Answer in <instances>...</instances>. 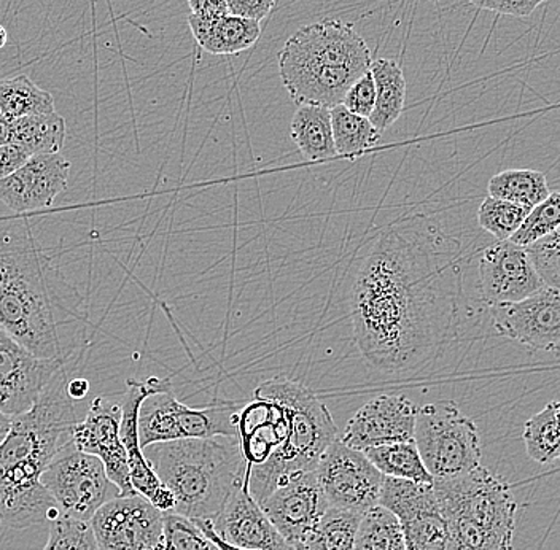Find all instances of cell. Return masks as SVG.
<instances>
[{
    "instance_id": "1",
    "label": "cell",
    "mask_w": 560,
    "mask_h": 550,
    "mask_svg": "<svg viewBox=\"0 0 560 550\" xmlns=\"http://www.w3.org/2000/svg\"><path fill=\"white\" fill-rule=\"evenodd\" d=\"M458 244L425 222L385 230L350 292L353 338L381 373L418 370L450 335Z\"/></svg>"
},
{
    "instance_id": "2",
    "label": "cell",
    "mask_w": 560,
    "mask_h": 550,
    "mask_svg": "<svg viewBox=\"0 0 560 550\" xmlns=\"http://www.w3.org/2000/svg\"><path fill=\"white\" fill-rule=\"evenodd\" d=\"M245 485L258 504L290 476L314 471L338 437L335 420L314 390L292 378L262 382L236 416Z\"/></svg>"
},
{
    "instance_id": "3",
    "label": "cell",
    "mask_w": 560,
    "mask_h": 550,
    "mask_svg": "<svg viewBox=\"0 0 560 550\" xmlns=\"http://www.w3.org/2000/svg\"><path fill=\"white\" fill-rule=\"evenodd\" d=\"M68 382L65 364L33 408L13 417L12 429L0 443V528L26 530L59 517L40 478L52 458L72 443L77 416Z\"/></svg>"
},
{
    "instance_id": "4",
    "label": "cell",
    "mask_w": 560,
    "mask_h": 550,
    "mask_svg": "<svg viewBox=\"0 0 560 550\" xmlns=\"http://www.w3.org/2000/svg\"><path fill=\"white\" fill-rule=\"evenodd\" d=\"M371 62L365 38L339 20L306 24L279 52L280 79L296 105H341Z\"/></svg>"
},
{
    "instance_id": "5",
    "label": "cell",
    "mask_w": 560,
    "mask_h": 550,
    "mask_svg": "<svg viewBox=\"0 0 560 550\" xmlns=\"http://www.w3.org/2000/svg\"><path fill=\"white\" fill-rule=\"evenodd\" d=\"M143 454L173 493V513L191 520H213L245 483L237 436L158 443L143 448Z\"/></svg>"
},
{
    "instance_id": "6",
    "label": "cell",
    "mask_w": 560,
    "mask_h": 550,
    "mask_svg": "<svg viewBox=\"0 0 560 550\" xmlns=\"http://www.w3.org/2000/svg\"><path fill=\"white\" fill-rule=\"evenodd\" d=\"M446 524V550H511L517 503L510 485L489 469L433 482Z\"/></svg>"
},
{
    "instance_id": "7",
    "label": "cell",
    "mask_w": 560,
    "mask_h": 550,
    "mask_svg": "<svg viewBox=\"0 0 560 550\" xmlns=\"http://www.w3.org/2000/svg\"><path fill=\"white\" fill-rule=\"evenodd\" d=\"M0 328L38 359H66L50 293L30 248L0 250Z\"/></svg>"
},
{
    "instance_id": "8",
    "label": "cell",
    "mask_w": 560,
    "mask_h": 550,
    "mask_svg": "<svg viewBox=\"0 0 560 550\" xmlns=\"http://www.w3.org/2000/svg\"><path fill=\"white\" fill-rule=\"evenodd\" d=\"M415 443L435 481L457 478L481 466L478 426L453 401L430 402L418 409Z\"/></svg>"
},
{
    "instance_id": "9",
    "label": "cell",
    "mask_w": 560,
    "mask_h": 550,
    "mask_svg": "<svg viewBox=\"0 0 560 550\" xmlns=\"http://www.w3.org/2000/svg\"><path fill=\"white\" fill-rule=\"evenodd\" d=\"M243 402L213 399L206 408H190L178 401L174 388L143 399L139 411L140 447L178 440L237 436L236 416Z\"/></svg>"
},
{
    "instance_id": "10",
    "label": "cell",
    "mask_w": 560,
    "mask_h": 550,
    "mask_svg": "<svg viewBox=\"0 0 560 550\" xmlns=\"http://www.w3.org/2000/svg\"><path fill=\"white\" fill-rule=\"evenodd\" d=\"M40 482L55 500L59 516L73 520L90 522L107 501L121 496L103 461L80 452L72 443L52 458Z\"/></svg>"
},
{
    "instance_id": "11",
    "label": "cell",
    "mask_w": 560,
    "mask_h": 550,
    "mask_svg": "<svg viewBox=\"0 0 560 550\" xmlns=\"http://www.w3.org/2000/svg\"><path fill=\"white\" fill-rule=\"evenodd\" d=\"M315 472L331 507L365 514L380 504L383 472L339 437L322 454Z\"/></svg>"
},
{
    "instance_id": "12",
    "label": "cell",
    "mask_w": 560,
    "mask_h": 550,
    "mask_svg": "<svg viewBox=\"0 0 560 550\" xmlns=\"http://www.w3.org/2000/svg\"><path fill=\"white\" fill-rule=\"evenodd\" d=\"M100 550H161L164 513L136 493L107 501L90 520Z\"/></svg>"
},
{
    "instance_id": "13",
    "label": "cell",
    "mask_w": 560,
    "mask_h": 550,
    "mask_svg": "<svg viewBox=\"0 0 560 550\" xmlns=\"http://www.w3.org/2000/svg\"><path fill=\"white\" fill-rule=\"evenodd\" d=\"M380 504L400 520L406 550H446V524L433 483L384 476Z\"/></svg>"
},
{
    "instance_id": "14",
    "label": "cell",
    "mask_w": 560,
    "mask_h": 550,
    "mask_svg": "<svg viewBox=\"0 0 560 550\" xmlns=\"http://www.w3.org/2000/svg\"><path fill=\"white\" fill-rule=\"evenodd\" d=\"M493 329L534 352H560V292L542 286L523 301L490 306Z\"/></svg>"
},
{
    "instance_id": "15",
    "label": "cell",
    "mask_w": 560,
    "mask_h": 550,
    "mask_svg": "<svg viewBox=\"0 0 560 550\" xmlns=\"http://www.w3.org/2000/svg\"><path fill=\"white\" fill-rule=\"evenodd\" d=\"M173 387L171 378L150 377L140 382L136 378L126 381V394L121 399V441L128 458L129 478L136 492L150 501L153 506L163 513L174 510V495L166 485L160 481L155 469L147 460L139 440V411L147 396L158 394Z\"/></svg>"
},
{
    "instance_id": "16",
    "label": "cell",
    "mask_w": 560,
    "mask_h": 550,
    "mask_svg": "<svg viewBox=\"0 0 560 550\" xmlns=\"http://www.w3.org/2000/svg\"><path fill=\"white\" fill-rule=\"evenodd\" d=\"M121 402L114 399H93L85 419L72 429V444L80 452L94 455L103 461L110 482L121 496L136 495L129 478L128 458L121 441Z\"/></svg>"
},
{
    "instance_id": "17",
    "label": "cell",
    "mask_w": 560,
    "mask_h": 550,
    "mask_svg": "<svg viewBox=\"0 0 560 550\" xmlns=\"http://www.w3.org/2000/svg\"><path fill=\"white\" fill-rule=\"evenodd\" d=\"M290 545H303L330 507L317 472L306 471L279 482L260 504Z\"/></svg>"
},
{
    "instance_id": "18",
    "label": "cell",
    "mask_w": 560,
    "mask_h": 550,
    "mask_svg": "<svg viewBox=\"0 0 560 550\" xmlns=\"http://www.w3.org/2000/svg\"><path fill=\"white\" fill-rule=\"evenodd\" d=\"M65 364L66 359H38L0 328V412L16 417L30 411Z\"/></svg>"
},
{
    "instance_id": "19",
    "label": "cell",
    "mask_w": 560,
    "mask_h": 550,
    "mask_svg": "<svg viewBox=\"0 0 560 550\" xmlns=\"http://www.w3.org/2000/svg\"><path fill=\"white\" fill-rule=\"evenodd\" d=\"M545 285L527 248L511 241L489 245L479 259V290L488 306L511 304Z\"/></svg>"
},
{
    "instance_id": "20",
    "label": "cell",
    "mask_w": 560,
    "mask_h": 550,
    "mask_svg": "<svg viewBox=\"0 0 560 550\" xmlns=\"http://www.w3.org/2000/svg\"><path fill=\"white\" fill-rule=\"evenodd\" d=\"M416 416L418 408L405 395H380L355 412L339 440L360 452L415 441Z\"/></svg>"
},
{
    "instance_id": "21",
    "label": "cell",
    "mask_w": 560,
    "mask_h": 550,
    "mask_svg": "<svg viewBox=\"0 0 560 550\" xmlns=\"http://www.w3.org/2000/svg\"><path fill=\"white\" fill-rule=\"evenodd\" d=\"M70 163L61 153L34 155L15 174L0 180V201L13 212H35L52 206L68 188Z\"/></svg>"
},
{
    "instance_id": "22",
    "label": "cell",
    "mask_w": 560,
    "mask_h": 550,
    "mask_svg": "<svg viewBox=\"0 0 560 550\" xmlns=\"http://www.w3.org/2000/svg\"><path fill=\"white\" fill-rule=\"evenodd\" d=\"M213 531L230 545L252 550H295L275 527L247 485L240 487L222 513L212 520Z\"/></svg>"
},
{
    "instance_id": "23",
    "label": "cell",
    "mask_w": 560,
    "mask_h": 550,
    "mask_svg": "<svg viewBox=\"0 0 560 550\" xmlns=\"http://www.w3.org/2000/svg\"><path fill=\"white\" fill-rule=\"evenodd\" d=\"M196 44L210 55H240L257 44L261 26L257 21L230 15L188 16Z\"/></svg>"
},
{
    "instance_id": "24",
    "label": "cell",
    "mask_w": 560,
    "mask_h": 550,
    "mask_svg": "<svg viewBox=\"0 0 560 550\" xmlns=\"http://www.w3.org/2000/svg\"><path fill=\"white\" fill-rule=\"evenodd\" d=\"M292 140L307 161H325L336 155L331 108L300 105L292 120Z\"/></svg>"
},
{
    "instance_id": "25",
    "label": "cell",
    "mask_w": 560,
    "mask_h": 550,
    "mask_svg": "<svg viewBox=\"0 0 560 550\" xmlns=\"http://www.w3.org/2000/svg\"><path fill=\"white\" fill-rule=\"evenodd\" d=\"M376 83V105L370 121L383 134L405 110L406 80L402 69L394 59L380 58L371 62Z\"/></svg>"
},
{
    "instance_id": "26",
    "label": "cell",
    "mask_w": 560,
    "mask_h": 550,
    "mask_svg": "<svg viewBox=\"0 0 560 550\" xmlns=\"http://www.w3.org/2000/svg\"><path fill=\"white\" fill-rule=\"evenodd\" d=\"M66 142V120L61 115H30L12 121L10 143L23 147L31 155L61 152Z\"/></svg>"
},
{
    "instance_id": "27",
    "label": "cell",
    "mask_w": 560,
    "mask_h": 550,
    "mask_svg": "<svg viewBox=\"0 0 560 550\" xmlns=\"http://www.w3.org/2000/svg\"><path fill=\"white\" fill-rule=\"evenodd\" d=\"M363 454L383 472L385 478L416 483L435 482L432 475L427 471L415 441L384 444V446L368 448Z\"/></svg>"
},
{
    "instance_id": "28",
    "label": "cell",
    "mask_w": 560,
    "mask_h": 550,
    "mask_svg": "<svg viewBox=\"0 0 560 550\" xmlns=\"http://www.w3.org/2000/svg\"><path fill=\"white\" fill-rule=\"evenodd\" d=\"M0 112L10 121L30 115L51 114L56 112L55 100L30 77L18 75L0 80Z\"/></svg>"
},
{
    "instance_id": "29",
    "label": "cell",
    "mask_w": 560,
    "mask_h": 550,
    "mask_svg": "<svg viewBox=\"0 0 560 550\" xmlns=\"http://www.w3.org/2000/svg\"><path fill=\"white\" fill-rule=\"evenodd\" d=\"M331 126L336 155L350 161L373 149L381 140V132L371 125L370 118L352 114L345 105L331 108Z\"/></svg>"
},
{
    "instance_id": "30",
    "label": "cell",
    "mask_w": 560,
    "mask_h": 550,
    "mask_svg": "<svg viewBox=\"0 0 560 550\" xmlns=\"http://www.w3.org/2000/svg\"><path fill=\"white\" fill-rule=\"evenodd\" d=\"M489 196L517 206L535 207L549 196L546 175L534 169H508L489 180Z\"/></svg>"
},
{
    "instance_id": "31",
    "label": "cell",
    "mask_w": 560,
    "mask_h": 550,
    "mask_svg": "<svg viewBox=\"0 0 560 550\" xmlns=\"http://www.w3.org/2000/svg\"><path fill=\"white\" fill-rule=\"evenodd\" d=\"M523 440L532 460L548 465L560 454V401H551L525 422Z\"/></svg>"
},
{
    "instance_id": "32",
    "label": "cell",
    "mask_w": 560,
    "mask_h": 550,
    "mask_svg": "<svg viewBox=\"0 0 560 550\" xmlns=\"http://www.w3.org/2000/svg\"><path fill=\"white\" fill-rule=\"evenodd\" d=\"M363 514L341 507H328L303 542L306 550H353Z\"/></svg>"
},
{
    "instance_id": "33",
    "label": "cell",
    "mask_w": 560,
    "mask_h": 550,
    "mask_svg": "<svg viewBox=\"0 0 560 550\" xmlns=\"http://www.w3.org/2000/svg\"><path fill=\"white\" fill-rule=\"evenodd\" d=\"M353 550H406L398 517L381 504L371 507L360 520Z\"/></svg>"
},
{
    "instance_id": "34",
    "label": "cell",
    "mask_w": 560,
    "mask_h": 550,
    "mask_svg": "<svg viewBox=\"0 0 560 550\" xmlns=\"http://www.w3.org/2000/svg\"><path fill=\"white\" fill-rule=\"evenodd\" d=\"M528 212V207L488 196L479 206L478 223L497 241H510L524 223Z\"/></svg>"
},
{
    "instance_id": "35",
    "label": "cell",
    "mask_w": 560,
    "mask_h": 550,
    "mask_svg": "<svg viewBox=\"0 0 560 550\" xmlns=\"http://www.w3.org/2000/svg\"><path fill=\"white\" fill-rule=\"evenodd\" d=\"M560 227V191L549 192L548 198L540 204L532 207L528 215L525 217L524 223L520 230L511 237V242L528 247L535 242L549 236Z\"/></svg>"
},
{
    "instance_id": "36",
    "label": "cell",
    "mask_w": 560,
    "mask_h": 550,
    "mask_svg": "<svg viewBox=\"0 0 560 550\" xmlns=\"http://www.w3.org/2000/svg\"><path fill=\"white\" fill-rule=\"evenodd\" d=\"M161 550H220L219 546L202 534L191 518L164 513L163 546Z\"/></svg>"
},
{
    "instance_id": "37",
    "label": "cell",
    "mask_w": 560,
    "mask_h": 550,
    "mask_svg": "<svg viewBox=\"0 0 560 550\" xmlns=\"http://www.w3.org/2000/svg\"><path fill=\"white\" fill-rule=\"evenodd\" d=\"M44 550H100L90 522L58 517L50 524V536Z\"/></svg>"
},
{
    "instance_id": "38",
    "label": "cell",
    "mask_w": 560,
    "mask_h": 550,
    "mask_svg": "<svg viewBox=\"0 0 560 550\" xmlns=\"http://www.w3.org/2000/svg\"><path fill=\"white\" fill-rule=\"evenodd\" d=\"M525 248L545 285L560 292V227Z\"/></svg>"
},
{
    "instance_id": "39",
    "label": "cell",
    "mask_w": 560,
    "mask_h": 550,
    "mask_svg": "<svg viewBox=\"0 0 560 550\" xmlns=\"http://www.w3.org/2000/svg\"><path fill=\"white\" fill-rule=\"evenodd\" d=\"M341 105H345L352 114L360 115V117H371L374 105H376V83H374L371 69L353 82Z\"/></svg>"
},
{
    "instance_id": "40",
    "label": "cell",
    "mask_w": 560,
    "mask_h": 550,
    "mask_svg": "<svg viewBox=\"0 0 560 550\" xmlns=\"http://www.w3.org/2000/svg\"><path fill=\"white\" fill-rule=\"evenodd\" d=\"M478 9L500 13V15L528 16L546 0H468Z\"/></svg>"
},
{
    "instance_id": "41",
    "label": "cell",
    "mask_w": 560,
    "mask_h": 550,
    "mask_svg": "<svg viewBox=\"0 0 560 550\" xmlns=\"http://www.w3.org/2000/svg\"><path fill=\"white\" fill-rule=\"evenodd\" d=\"M230 15L261 23L275 9L276 0H226Z\"/></svg>"
},
{
    "instance_id": "42",
    "label": "cell",
    "mask_w": 560,
    "mask_h": 550,
    "mask_svg": "<svg viewBox=\"0 0 560 550\" xmlns=\"http://www.w3.org/2000/svg\"><path fill=\"white\" fill-rule=\"evenodd\" d=\"M31 155L23 147L16 143H3L0 145V180L15 174L20 167L30 161Z\"/></svg>"
},
{
    "instance_id": "43",
    "label": "cell",
    "mask_w": 560,
    "mask_h": 550,
    "mask_svg": "<svg viewBox=\"0 0 560 550\" xmlns=\"http://www.w3.org/2000/svg\"><path fill=\"white\" fill-rule=\"evenodd\" d=\"M191 9V15L198 16H220L226 15V0H188Z\"/></svg>"
},
{
    "instance_id": "44",
    "label": "cell",
    "mask_w": 560,
    "mask_h": 550,
    "mask_svg": "<svg viewBox=\"0 0 560 550\" xmlns=\"http://www.w3.org/2000/svg\"><path fill=\"white\" fill-rule=\"evenodd\" d=\"M196 525H198L199 528H201L202 534L206 536H209L210 539H212L213 542H215L217 546H219L220 550H252V549H244V548H237V546L230 545V542L223 541L222 538H220L219 535L213 531L212 527V520H192Z\"/></svg>"
},
{
    "instance_id": "45",
    "label": "cell",
    "mask_w": 560,
    "mask_h": 550,
    "mask_svg": "<svg viewBox=\"0 0 560 550\" xmlns=\"http://www.w3.org/2000/svg\"><path fill=\"white\" fill-rule=\"evenodd\" d=\"M90 391V382L85 377H73L68 382V394L73 401L85 398Z\"/></svg>"
},
{
    "instance_id": "46",
    "label": "cell",
    "mask_w": 560,
    "mask_h": 550,
    "mask_svg": "<svg viewBox=\"0 0 560 550\" xmlns=\"http://www.w3.org/2000/svg\"><path fill=\"white\" fill-rule=\"evenodd\" d=\"M10 128H12V121L0 112V145L10 142Z\"/></svg>"
},
{
    "instance_id": "47",
    "label": "cell",
    "mask_w": 560,
    "mask_h": 550,
    "mask_svg": "<svg viewBox=\"0 0 560 550\" xmlns=\"http://www.w3.org/2000/svg\"><path fill=\"white\" fill-rule=\"evenodd\" d=\"M9 44V31L0 24V50Z\"/></svg>"
},
{
    "instance_id": "48",
    "label": "cell",
    "mask_w": 560,
    "mask_h": 550,
    "mask_svg": "<svg viewBox=\"0 0 560 550\" xmlns=\"http://www.w3.org/2000/svg\"><path fill=\"white\" fill-rule=\"evenodd\" d=\"M295 550H306L303 545H296Z\"/></svg>"
},
{
    "instance_id": "49",
    "label": "cell",
    "mask_w": 560,
    "mask_h": 550,
    "mask_svg": "<svg viewBox=\"0 0 560 550\" xmlns=\"http://www.w3.org/2000/svg\"><path fill=\"white\" fill-rule=\"evenodd\" d=\"M429 2L436 3V2H440V0H429Z\"/></svg>"
},
{
    "instance_id": "50",
    "label": "cell",
    "mask_w": 560,
    "mask_h": 550,
    "mask_svg": "<svg viewBox=\"0 0 560 550\" xmlns=\"http://www.w3.org/2000/svg\"><path fill=\"white\" fill-rule=\"evenodd\" d=\"M559 460H560V454H559Z\"/></svg>"
}]
</instances>
